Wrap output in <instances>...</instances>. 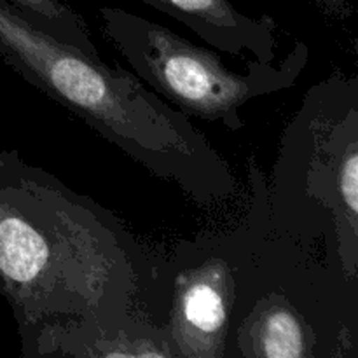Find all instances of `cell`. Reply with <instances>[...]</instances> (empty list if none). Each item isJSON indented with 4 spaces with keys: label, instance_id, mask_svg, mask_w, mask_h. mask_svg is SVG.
<instances>
[{
    "label": "cell",
    "instance_id": "obj_1",
    "mask_svg": "<svg viewBox=\"0 0 358 358\" xmlns=\"http://www.w3.org/2000/svg\"><path fill=\"white\" fill-rule=\"evenodd\" d=\"M161 261L124 224L16 149L0 150V296L20 336L159 303ZM147 317V315H145Z\"/></svg>",
    "mask_w": 358,
    "mask_h": 358
},
{
    "label": "cell",
    "instance_id": "obj_2",
    "mask_svg": "<svg viewBox=\"0 0 358 358\" xmlns=\"http://www.w3.org/2000/svg\"><path fill=\"white\" fill-rule=\"evenodd\" d=\"M0 58L149 173L177 185L199 208L220 210L238 196L233 168L191 117L128 70L38 30L7 0H0Z\"/></svg>",
    "mask_w": 358,
    "mask_h": 358
},
{
    "label": "cell",
    "instance_id": "obj_3",
    "mask_svg": "<svg viewBox=\"0 0 358 358\" xmlns=\"http://www.w3.org/2000/svg\"><path fill=\"white\" fill-rule=\"evenodd\" d=\"M268 206L271 229L324 252L332 271L358 278V79L313 84L282 133Z\"/></svg>",
    "mask_w": 358,
    "mask_h": 358
},
{
    "label": "cell",
    "instance_id": "obj_4",
    "mask_svg": "<svg viewBox=\"0 0 358 358\" xmlns=\"http://www.w3.org/2000/svg\"><path fill=\"white\" fill-rule=\"evenodd\" d=\"M268 224L234 303L224 357L355 355L357 282L332 271L315 250L280 236Z\"/></svg>",
    "mask_w": 358,
    "mask_h": 358
},
{
    "label": "cell",
    "instance_id": "obj_5",
    "mask_svg": "<svg viewBox=\"0 0 358 358\" xmlns=\"http://www.w3.org/2000/svg\"><path fill=\"white\" fill-rule=\"evenodd\" d=\"M101 27L135 76L187 117L245 128L240 108L248 101L290 90L310 62V48L297 41L280 62L247 59L236 72L212 49L192 44L170 28L119 7H100Z\"/></svg>",
    "mask_w": 358,
    "mask_h": 358
},
{
    "label": "cell",
    "instance_id": "obj_6",
    "mask_svg": "<svg viewBox=\"0 0 358 358\" xmlns=\"http://www.w3.org/2000/svg\"><path fill=\"white\" fill-rule=\"evenodd\" d=\"M269 222L266 177L250 159V199L233 229L203 233L161 261L166 292L164 329L175 357L222 358L234 303L247 278L252 252Z\"/></svg>",
    "mask_w": 358,
    "mask_h": 358
},
{
    "label": "cell",
    "instance_id": "obj_7",
    "mask_svg": "<svg viewBox=\"0 0 358 358\" xmlns=\"http://www.w3.org/2000/svg\"><path fill=\"white\" fill-rule=\"evenodd\" d=\"M20 338L24 357H175L164 325L136 311L112 320L48 325Z\"/></svg>",
    "mask_w": 358,
    "mask_h": 358
},
{
    "label": "cell",
    "instance_id": "obj_8",
    "mask_svg": "<svg viewBox=\"0 0 358 358\" xmlns=\"http://www.w3.org/2000/svg\"><path fill=\"white\" fill-rule=\"evenodd\" d=\"M191 28L201 41L227 55L247 59L250 52L262 63L278 55L276 23L271 16L252 17L231 0H140Z\"/></svg>",
    "mask_w": 358,
    "mask_h": 358
},
{
    "label": "cell",
    "instance_id": "obj_9",
    "mask_svg": "<svg viewBox=\"0 0 358 358\" xmlns=\"http://www.w3.org/2000/svg\"><path fill=\"white\" fill-rule=\"evenodd\" d=\"M24 20L56 41L80 49L91 58H100L84 17L62 0H7Z\"/></svg>",
    "mask_w": 358,
    "mask_h": 358
},
{
    "label": "cell",
    "instance_id": "obj_10",
    "mask_svg": "<svg viewBox=\"0 0 358 358\" xmlns=\"http://www.w3.org/2000/svg\"><path fill=\"white\" fill-rule=\"evenodd\" d=\"M325 7L332 13H345L346 6H348V0H322Z\"/></svg>",
    "mask_w": 358,
    "mask_h": 358
}]
</instances>
